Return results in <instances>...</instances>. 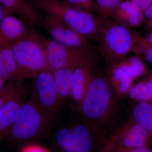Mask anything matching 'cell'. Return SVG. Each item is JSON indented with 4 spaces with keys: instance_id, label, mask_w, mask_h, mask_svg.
Listing matches in <instances>:
<instances>
[{
    "instance_id": "obj_1",
    "label": "cell",
    "mask_w": 152,
    "mask_h": 152,
    "mask_svg": "<svg viewBox=\"0 0 152 152\" xmlns=\"http://www.w3.org/2000/svg\"><path fill=\"white\" fill-rule=\"evenodd\" d=\"M118 98L107 75L93 74L86 94L77 105L80 119L99 135L108 139L118 118Z\"/></svg>"
},
{
    "instance_id": "obj_2",
    "label": "cell",
    "mask_w": 152,
    "mask_h": 152,
    "mask_svg": "<svg viewBox=\"0 0 152 152\" xmlns=\"http://www.w3.org/2000/svg\"><path fill=\"white\" fill-rule=\"evenodd\" d=\"M52 119L33 95L22 104L7 137L15 143L44 138L48 133Z\"/></svg>"
},
{
    "instance_id": "obj_3",
    "label": "cell",
    "mask_w": 152,
    "mask_h": 152,
    "mask_svg": "<svg viewBox=\"0 0 152 152\" xmlns=\"http://www.w3.org/2000/svg\"><path fill=\"white\" fill-rule=\"evenodd\" d=\"M34 5L45 13L54 14L69 27L88 40L99 42L104 23L86 11L62 0H33Z\"/></svg>"
},
{
    "instance_id": "obj_4",
    "label": "cell",
    "mask_w": 152,
    "mask_h": 152,
    "mask_svg": "<svg viewBox=\"0 0 152 152\" xmlns=\"http://www.w3.org/2000/svg\"><path fill=\"white\" fill-rule=\"evenodd\" d=\"M46 39L31 30L28 34L12 46L18 69V78L34 79L48 70L45 43Z\"/></svg>"
},
{
    "instance_id": "obj_5",
    "label": "cell",
    "mask_w": 152,
    "mask_h": 152,
    "mask_svg": "<svg viewBox=\"0 0 152 152\" xmlns=\"http://www.w3.org/2000/svg\"><path fill=\"white\" fill-rule=\"evenodd\" d=\"M141 38L116 20H107L102 29L98 51L107 66L110 65L126 58Z\"/></svg>"
},
{
    "instance_id": "obj_6",
    "label": "cell",
    "mask_w": 152,
    "mask_h": 152,
    "mask_svg": "<svg viewBox=\"0 0 152 152\" xmlns=\"http://www.w3.org/2000/svg\"><path fill=\"white\" fill-rule=\"evenodd\" d=\"M107 140L80 119L60 128L54 141L59 152H96Z\"/></svg>"
},
{
    "instance_id": "obj_7",
    "label": "cell",
    "mask_w": 152,
    "mask_h": 152,
    "mask_svg": "<svg viewBox=\"0 0 152 152\" xmlns=\"http://www.w3.org/2000/svg\"><path fill=\"white\" fill-rule=\"evenodd\" d=\"M34 79V95L52 118L56 115L64 102L60 96L52 72L45 70Z\"/></svg>"
},
{
    "instance_id": "obj_8",
    "label": "cell",
    "mask_w": 152,
    "mask_h": 152,
    "mask_svg": "<svg viewBox=\"0 0 152 152\" xmlns=\"http://www.w3.org/2000/svg\"><path fill=\"white\" fill-rule=\"evenodd\" d=\"M113 145L129 148L152 146V138L146 131L132 118L116 127L108 139Z\"/></svg>"
},
{
    "instance_id": "obj_9",
    "label": "cell",
    "mask_w": 152,
    "mask_h": 152,
    "mask_svg": "<svg viewBox=\"0 0 152 152\" xmlns=\"http://www.w3.org/2000/svg\"><path fill=\"white\" fill-rule=\"evenodd\" d=\"M44 26L53 39L77 48L91 49L89 41L66 24L56 15L45 13Z\"/></svg>"
},
{
    "instance_id": "obj_10",
    "label": "cell",
    "mask_w": 152,
    "mask_h": 152,
    "mask_svg": "<svg viewBox=\"0 0 152 152\" xmlns=\"http://www.w3.org/2000/svg\"><path fill=\"white\" fill-rule=\"evenodd\" d=\"M91 50L68 46L54 39H46L45 51L48 70L52 72L63 67L77 57Z\"/></svg>"
},
{
    "instance_id": "obj_11",
    "label": "cell",
    "mask_w": 152,
    "mask_h": 152,
    "mask_svg": "<svg viewBox=\"0 0 152 152\" xmlns=\"http://www.w3.org/2000/svg\"><path fill=\"white\" fill-rule=\"evenodd\" d=\"M91 51L85 55L75 68L72 78L71 98L78 104L83 99L90 84L93 74Z\"/></svg>"
},
{
    "instance_id": "obj_12",
    "label": "cell",
    "mask_w": 152,
    "mask_h": 152,
    "mask_svg": "<svg viewBox=\"0 0 152 152\" xmlns=\"http://www.w3.org/2000/svg\"><path fill=\"white\" fill-rule=\"evenodd\" d=\"M31 31L23 20L9 15L0 22V42L13 45Z\"/></svg>"
},
{
    "instance_id": "obj_13",
    "label": "cell",
    "mask_w": 152,
    "mask_h": 152,
    "mask_svg": "<svg viewBox=\"0 0 152 152\" xmlns=\"http://www.w3.org/2000/svg\"><path fill=\"white\" fill-rule=\"evenodd\" d=\"M0 4L10 12L16 14L30 23L44 26L45 18L38 8L27 0H0Z\"/></svg>"
},
{
    "instance_id": "obj_14",
    "label": "cell",
    "mask_w": 152,
    "mask_h": 152,
    "mask_svg": "<svg viewBox=\"0 0 152 152\" xmlns=\"http://www.w3.org/2000/svg\"><path fill=\"white\" fill-rule=\"evenodd\" d=\"M24 91L0 109V142L7 137L24 102Z\"/></svg>"
},
{
    "instance_id": "obj_15",
    "label": "cell",
    "mask_w": 152,
    "mask_h": 152,
    "mask_svg": "<svg viewBox=\"0 0 152 152\" xmlns=\"http://www.w3.org/2000/svg\"><path fill=\"white\" fill-rule=\"evenodd\" d=\"M90 52L77 57L66 65L53 72L60 96L63 102L71 98L72 78L76 66L82 58Z\"/></svg>"
},
{
    "instance_id": "obj_16",
    "label": "cell",
    "mask_w": 152,
    "mask_h": 152,
    "mask_svg": "<svg viewBox=\"0 0 152 152\" xmlns=\"http://www.w3.org/2000/svg\"><path fill=\"white\" fill-rule=\"evenodd\" d=\"M107 75L112 87L119 98L127 95L134 80L118 68L108 66Z\"/></svg>"
},
{
    "instance_id": "obj_17",
    "label": "cell",
    "mask_w": 152,
    "mask_h": 152,
    "mask_svg": "<svg viewBox=\"0 0 152 152\" xmlns=\"http://www.w3.org/2000/svg\"><path fill=\"white\" fill-rule=\"evenodd\" d=\"M116 20L127 27L132 28L139 26L143 19L142 11L132 1L121 3Z\"/></svg>"
},
{
    "instance_id": "obj_18",
    "label": "cell",
    "mask_w": 152,
    "mask_h": 152,
    "mask_svg": "<svg viewBox=\"0 0 152 152\" xmlns=\"http://www.w3.org/2000/svg\"><path fill=\"white\" fill-rule=\"evenodd\" d=\"M0 75L6 81L18 77V73L12 46L0 42Z\"/></svg>"
},
{
    "instance_id": "obj_19",
    "label": "cell",
    "mask_w": 152,
    "mask_h": 152,
    "mask_svg": "<svg viewBox=\"0 0 152 152\" xmlns=\"http://www.w3.org/2000/svg\"><path fill=\"white\" fill-rule=\"evenodd\" d=\"M135 102L129 117L149 134L152 141V104Z\"/></svg>"
},
{
    "instance_id": "obj_20",
    "label": "cell",
    "mask_w": 152,
    "mask_h": 152,
    "mask_svg": "<svg viewBox=\"0 0 152 152\" xmlns=\"http://www.w3.org/2000/svg\"><path fill=\"white\" fill-rule=\"evenodd\" d=\"M110 65L118 68L134 80L143 75L146 71L145 64L137 56L126 57Z\"/></svg>"
},
{
    "instance_id": "obj_21",
    "label": "cell",
    "mask_w": 152,
    "mask_h": 152,
    "mask_svg": "<svg viewBox=\"0 0 152 152\" xmlns=\"http://www.w3.org/2000/svg\"><path fill=\"white\" fill-rule=\"evenodd\" d=\"M22 83V80L15 77L8 81L0 89V109L17 95L24 91Z\"/></svg>"
},
{
    "instance_id": "obj_22",
    "label": "cell",
    "mask_w": 152,
    "mask_h": 152,
    "mask_svg": "<svg viewBox=\"0 0 152 152\" xmlns=\"http://www.w3.org/2000/svg\"><path fill=\"white\" fill-rule=\"evenodd\" d=\"M128 96L137 102H143L152 104V92L146 86L145 82H141L132 86Z\"/></svg>"
},
{
    "instance_id": "obj_23",
    "label": "cell",
    "mask_w": 152,
    "mask_h": 152,
    "mask_svg": "<svg viewBox=\"0 0 152 152\" xmlns=\"http://www.w3.org/2000/svg\"><path fill=\"white\" fill-rule=\"evenodd\" d=\"M152 47V32L144 38H141L132 51L137 55L144 54L148 49Z\"/></svg>"
},
{
    "instance_id": "obj_24",
    "label": "cell",
    "mask_w": 152,
    "mask_h": 152,
    "mask_svg": "<svg viewBox=\"0 0 152 152\" xmlns=\"http://www.w3.org/2000/svg\"><path fill=\"white\" fill-rule=\"evenodd\" d=\"M110 143L115 152H152V148L148 146L129 148Z\"/></svg>"
},
{
    "instance_id": "obj_25",
    "label": "cell",
    "mask_w": 152,
    "mask_h": 152,
    "mask_svg": "<svg viewBox=\"0 0 152 152\" xmlns=\"http://www.w3.org/2000/svg\"><path fill=\"white\" fill-rule=\"evenodd\" d=\"M98 4L105 12L109 13L116 8L121 4V0H96Z\"/></svg>"
},
{
    "instance_id": "obj_26",
    "label": "cell",
    "mask_w": 152,
    "mask_h": 152,
    "mask_svg": "<svg viewBox=\"0 0 152 152\" xmlns=\"http://www.w3.org/2000/svg\"><path fill=\"white\" fill-rule=\"evenodd\" d=\"M20 152H50L48 149L37 144L30 143L23 146Z\"/></svg>"
},
{
    "instance_id": "obj_27",
    "label": "cell",
    "mask_w": 152,
    "mask_h": 152,
    "mask_svg": "<svg viewBox=\"0 0 152 152\" xmlns=\"http://www.w3.org/2000/svg\"><path fill=\"white\" fill-rule=\"evenodd\" d=\"M69 4L74 6H76L77 8L83 10L88 6L90 0H66Z\"/></svg>"
},
{
    "instance_id": "obj_28",
    "label": "cell",
    "mask_w": 152,
    "mask_h": 152,
    "mask_svg": "<svg viewBox=\"0 0 152 152\" xmlns=\"http://www.w3.org/2000/svg\"><path fill=\"white\" fill-rule=\"evenodd\" d=\"M142 11H145L152 4V0H132Z\"/></svg>"
},
{
    "instance_id": "obj_29",
    "label": "cell",
    "mask_w": 152,
    "mask_h": 152,
    "mask_svg": "<svg viewBox=\"0 0 152 152\" xmlns=\"http://www.w3.org/2000/svg\"><path fill=\"white\" fill-rule=\"evenodd\" d=\"M99 152H115L108 140L101 147Z\"/></svg>"
},
{
    "instance_id": "obj_30",
    "label": "cell",
    "mask_w": 152,
    "mask_h": 152,
    "mask_svg": "<svg viewBox=\"0 0 152 152\" xmlns=\"http://www.w3.org/2000/svg\"><path fill=\"white\" fill-rule=\"evenodd\" d=\"M10 12L7 10L2 5L0 4V22L5 17L10 15Z\"/></svg>"
},
{
    "instance_id": "obj_31",
    "label": "cell",
    "mask_w": 152,
    "mask_h": 152,
    "mask_svg": "<svg viewBox=\"0 0 152 152\" xmlns=\"http://www.w3.org/2000/svg\"><path fill=\"white\" fill-rule=\"evenodd\" d=\"M146 59L152 64V47L149 48L144 53Z\"/></svg>"
},
{
    "instance_id": "obj_32",
    "label": "cell",
    "mask_w": 152,
    "mask_h": 152,
    "mask_svg": "<svg viewBox=\"0 0 152 152\" xmlns=\"http://www.w3.org/2000/svg\"><path fill=\"white\" fill-rule=\"evenodd\" d=\"M145 15L147 18L152 20V4L145 11Z\"/></svg>"
},
{
    "instance_id": "obj_33",
    "label": "cell",
    "mask_w": 152,
    "mask_h": 152,
    "mask_svg": "<svg viewBox=\"0 0 152 152\" xmlns=\"http://www.w3.org/2000/svg\"><path fill=\"white\" fill-rule=\"evenodd\" d=\"M145 83L148 89L152 92V73L148 80L147 81L145 82Z\"/></svg>"
},
{
    "instance_id": "obj_34",
    "label": "cell",
    "mask_w": 152,
    "mask_h": 152,
    "mask_svg": "<svg viewBox=\"0 0 152 152\" xmlns=\"http://www.w3.org/2000/svg\"><path fill=\"white\" fill-rule=\"evenodd\" d=\"M6 82V80L0 75V89H1L5 86Z\"/></svg>"
},
{
    "instance_id": "obj_35",
    "label": "cell",
    "mask_w": 152,
    "mask_h": 152,
    "mask_svg": "<svg viewBox=\"0 0 152 152\" xmlns=\"http://www.w3.org/2000/svg\"><path fill=\"white\" fill-rule=\"evenodd\" d=\"M152 20V21H151V24H152V20Z\"/></svg>"
},
{
    "instance_id": "obj_36",
    "label": "cell",
    "mask_w": 152,
    "mask_h": 152,
    "mask_svg": "<svg viewBox=\"0 0 152 152\" xmlns=\"http://www.w3.org/2000/svg\"></svg>"
}]
</instances>
